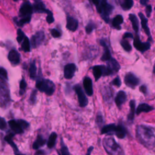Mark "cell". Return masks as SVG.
I'll use <instances>...</instances> for the list:
<instances>
[{
  "label": "cell",
  "mask_w": 155,
  "mask_h": 155,
  "mask_svg": "<svg viewBox=\"0 0 155 155\" xmlns=\"http://www.w3.org/2000/svg\"><path fill=\"white\" fill-rule=\"evenodd\" d=\"M136 137L145 147L153 149L155 146V135L152 130L145 125H138L136 128Z\"/></svg>",
  "instance_id": "6da1fadb"
},
{
  "label": "cell",
  "mask_w": 155,
  "mask_h": 155,
  "mask_svg": "<svg viewBox=\"0 0 155 155\" xmlns=\"http://www.w3.org/2000/svg\"><path fill=\"white\" fill-rule=\"evenodd\" d=\"M103 146L105 151L108 154H124L122 148L115 141L113 137H105L103 140Z\"/></svg>",
  "instance_id": "7a4b0ae2"
},
{
  "label": "cell",
  "mask_w": 155,
  "mask_h": 155,
  "mask_svg": "<svg viewBox=\"0 0 155 155\" xmlns=\"http://www.w3.org/2000/svg\"><path fill=\"white\" fill-rule=\"evenodd\" d=\"M36 87L48 96L52 95L55 91V85L51 81L39 77L37 78Z\"/></svg>",
  "instance_id": "3957f363"
},
{
  "label": "cell",
  "mask_w": 155,
  "mask_h": 155,
  "mask_svg": "<svg viewBox=\"0 0 155 155\" xmlns=\"http://www.w3.org/2000/svg\"><path fill=\"white\" fill-rule=\"evenodd\" d=\"M7 80L1 78L0 87V97H1V107L2 108H7L10 104V90L8 84L6 83Z\"/></svg>",
  "instance_id": "277c9868"
},
{
  "label": "cell",
  "mask_w": 155,
  "mask_h": 155,
  "mask_svg": "<svg viewBox=\"0 0 155 155\" xmlns=\"http://www.w3.org/2000/svg\"><path fill=\"white\" fill-rule=\"evenodd\" d=\"M113 8V7L107 3L106 1H102L100 4L96 7L98 13L101 14L102 18L107 23L109 22L110 15L112 13Z\"/></svg>",
  "instance_id": "5b68a950"
},
{
  "label": "cell",
  "mask_w": 155,
  "mask_h": 155,
  "mask_svg": "<svg viewBox=\"0 0 155 155\" xmlns=\"http://www.w3.org/2000/svg\"><path fill=\"white\" fill-rule=\"evenodd\" d=\"M10 129L15 134H21L29 127V124L25 120L12 119L8 122Z\"/></svg>",
  "instance_id": "8992f818"
},
{
  "label": "cell",
  "mask_w": 155,
  "mask_h": 155,
  "mask_svg": "<svg viewBox=\"0 0 155 155\" xmlns=\"http://www.w3.org/2000/svg\"><path fill=\"white\" fill-rule=\"evenodd\" d=\"M93 76L94 77L95 81H97L102 76H106L113 75L111 71L109 70L107 66L104 65H94L92 67Z\"/></svg>",
  "instance_id": "52a82bcc"
},
{
  "label": "cell",
  "mask_w": 155,
  "mask_h": 155,
  "mask_svg": "<svg viewBox=\"0 0 155 155\" xmlns=\"http://www.w3.org/2000/svg\"><path fill=\"white\" fill-rule=\"evenodd\" d=\"M33 12V7L28 2H24L19 8L20 18H30Z\"/></svg>",
  "instance_id": "ba28073f"
},
{
  "label": "cell",
  "mask_w": 155,
  "mask_h": 155,
  "mask_svg": "<svg viewBox=\"0 0 155 155\" xmlns=\"http://www.w3.org/2000/svg\"><path fill=\"white\" fill-rule=\"evenodd\" d=\"M73 89L78 96V102L80 107H85V106H87L88 103V101L84 91L82 90L81 86L79 84H76L73 87Z\"/></svg>",
  "instance_id": "9c48e42d"
},
{
  "label": "cell",
  "mask_w": 155,
  "mask_h": 155,
  "mask_svg": "<svg viewBox=\"0 0 155 155\" xmlns=\"http://www.w3.org/2000/svg\"><path fill=\"white\" fill-rule=\"evenodd\" d=\"M45 39V34L42 31H39L36 32L31 38L30 43L33 48H36L41 45L44 42Z\"/></svg>",
  "instance_id": "30bf717a"
},
{
  "label": "cell",
  "mask_w": 155,
  "mask_h": 155,
  "mask_svg": "<svg viewBox=\"0 0 155 155\" xmlns=\"http://www.w3.org/2000/svg\"><path fill=\"white\" fill-rule=\"evenodd\" d=\"M133 45L134 47L139 51L143 53L146 51L147 50H149L151 45L150 42H142L140 39L139 37L137 35H136V36L134 38V41H133Z\"/></svg>",
  "instance_id": "8fae6325"
},
{
  "label": "cell",
  "mask_w": 155,
  "mask_h": 155,
  "mask_svg": "<svg viewBox=\"0 0 155 155\" xmlns=\"http://www.w3.org/2000/svg\"><path fill=\"white\" fill-rule=\"evenodd\" d=\"M124 82L126 85L133 88L139 84V79L133 73L130 72L125 74L124 78Z\"/></svg>",
  "instance_id": "7c38bea8"
},
{
  "label": "cell",
  "mask_w": 155,
  "mask_h": 155,
  "mask_svg": "<svg viewBox=\"0 0 155 155\" xmlns=\"http://www.w3.org/2000/svg\"><path fill=\"white\" fill-rule=\"evenodd\" d=\"M76 70V66L73 63L68 64L65 65L64 68V76L67 79H71L74 75Z\"/></svg>",
  "instance_id": "4fadbf2b"
},
{
  "label": "cell",
  "mask_w": 155,
  "mask_h": 155,
  "mask_svg": "<svg viewBox=\"0 0 155 155\" xmlns=\"http://www.w3.org/2000/svg\"><path fill=\"white\" fill-rule=\"evenodd\" d=\"M83 86L85 90L86 94L91 96L93 94V83L90 78L86 76L83 80Z\"/></svg>",
  "instance_id": "5bb4252c"
},
{
  "label": "cell",
  "mask_w": 155,
  "mask_h": 155,
  "mask_svg": "<svg viewBox=\"0 0 155 155\" xmlns=\"http://www.w3.org/2000/svg\"><path fill=\"white\" fill-rule=\"evenodd\" d=\"M8 59L12 65H16L20 62V54L15 49H12L8 53Z\"/></svg>",
  "instance_id": "9a60e30c"
},
{
  "label": "cell",
  "mask_w": 155,
  "mask_h": 155,
  "mask_svg": "<svg viewBox=\"0 0 155 155\" xmlns=\"http://www.w3.org/2000/svg\"><path fill=\"white\" fill-rule=\"evenodd\" d=\"M66 27L71 31H75L78 27V21L72 16H67Z\"/></svg>",
  "instance_id": "2e32d148"
},
{
  "label": "cell",
  "mask_w": 155,
  "mask_h": 155,
  "mask_svg": "<svg viewBox=\"0 0 155 155\" xmlns=\"http://www.w3.org/2000/svg\"><path fill=\"white\" fill-rule=\"evenodd\" d=\"M102 94L104 100L107 103H111L113 100V92L109 86H105L102 90Z\"/></svg>",
  "instance_id": "e0dca14e"
},
{
  "label": "cell",
  "mask_w": 155,
  "mask_h": 155,
  "mask_svg": "<svg viewBox=\"0 0 155 155\" xmlns=\"http://www.w3.org/2000/svg\"><path fill=\"white\" fill-rule=\"evenodd\" d=\"M100 44L104 48V54H102L101 59L102 61H107L110 59L111 58L110 51V49L108 48V44L104 39H101L100 40Z\"/></svg>",
  "instance_id": "ac0fdd59"
},
{
  "label": "cell",
  "mask_w": 155,
  "mask_h": 155,
  "mask_svg": "<svg viewBox=\"0 0 155 155\" xmlns=\"http://www.w3.org/2000/svg\"><path fill=\"white\" fill-rule=\"evenodd\" d=\"M107 66L111 71L113 74L117 73L120 70V65L118 62L114 58H111L108 61H107Z\"/></svg>",
  "instance_id": "d6986e66"
},
{
  "label": "cell",
  "mask_w": 155,
  "mask_h": 155,
  "mask_svg": "<svg viewBox=\"0 0 155 155\" xmlns=\"http://www.w3.org/2000/svg\"><path fill=\"white\" fill-rule=\"evenodd\" d=\"M127 100V94L124 91L120 90L117 92L114 99L115 103L116 105L120 108L126 101Z\"/></svg>",
  "instance_id": "ffe728a7"
},
{
  "label": "cell",
  "mask_w": 155,
  "mask_h": 155,
  "mask_svg": "<svg viewBox=\"0 0 155 155\" xmlns=\"http://www.w3.org/2000/svg\"><path fill=\"white\" fill-rule=\"evenodd\" d=\"M15 133H8L4 137V140L8 143L10 144V145L12 147L13 151H14V153L15 154H20L19 151L18 150V148L17 147V146L16 145V144L13 142L12 140V137L14 136L15 135Z\"/></svg>",
  "instance_id": "44dd1931"
},
{
  "label": "cell",
  "mask_w": 155,
  "mask_h": 155,
  "mask_svg": "<svg viewBox=\"0 0 155 155\" xmlns=\"http://www.w3.org/2000/svg\"><path fill=\"white\" fill-rule=\"evenodd\" d=\"M139 16L140 19V21H141V25H142V28L143 29L144 31L145 32V33L147 34V35L148 36H149L150 38H151L150 36V29L148 27V19H147V18L144 16V15L141 13V12H139Z\"/></svg>",
  "instance_id": "7402d4cb"
},
{
  "label": "cell",
  "mask_w": 155,
  "mask_h": 155,
  "mask_svg": "<svg viewBox=\"0 0 155 155\" xmlns=\"http://www.w3.org/2000/svg\"><path fill=\"white\" fill-rule=\"evenodd\" d=\"M116 125L115 124H110L102 127L101 130V134H107L108 135L114 134L116 128Z\"/></svg>",
  "instance_id": "603a6c76"
},
{
  "label": "cell",
  "mask_w": 155,
  "mask_h": 155,
  "mask_svg": "<svg viewBox=\"0 0 155 155\" xmlns=\"http://www.w3.org/2000/svg\"><path fill=\"white\" fill-rule=\"evenodd\" d=\"M153 109H154V108L153 107L150 106V105L145 104V103H142L138 105V107L136 110V112L137 114H139L140 113H143V112H144V113L150 112V111L153 110Z\"/></svg>",
  "instance_id": "cb8c5ba5"
},
{
  "label": "cell",
  "mask_w": 155,
  "mask_h": 155,
  "mask_svg": "<svg viewBox=\"0 0 155 155\" xmlns=\"http://www.w3.org/2000/svg\"><path fill=\"white\" fill-rule=\"evenodd\" d=\"M127 133V131L125 128L121 124H119L116 125V131L114 134L119 139H123L125 137Z\"/></svg>",
  "instance_id": "d4e9b609"
},
{
  "label": "cell",
  "mask_w": 155,
  "mask_h": 155,
  "mask_svg": "<svg viewBox=\"0 0 155 155\" xmlns=\"http://www.w3.org/2000/svg\"><path fill=\"white\" fill-rule=\"evenodd\" d=\"M33 11L36 13H47L48 10L45 8V6L43 2L39 1V2H35V4L33 5Z\"/></svg>",
  "instance_id": "484cf974"
},
{
  "label": "cell",
  "mask_w": 155,
  "mask_h": 155,
  "mask_svg": "<svg viewBox=\"0 0 155 155\" xmlns=\"http://www.w3.org/2000/svg\"><path fill=\"white\" fill-rule=\"evenodd\" d=\"M124 22V18L122 15H116L112 21V25L114 28L117 30H120L121 28L120 24H122Z\"/></svg>",
  "instance_id": "4316f807"
},
{
  "label": "cell",
  "mask_w": 155,
  "mask_h": 155,
  "mask_svg": "<svg viewBox=\"0 0 155 155\" xmlns=\"http://www.w3.org/2000/svg\"><path fill=\"white\" fill-rule=\"evenodd\" d=\"M37 68L36 66L35 61H31L29 66V76L31 79H35L37 78Z\"/></svg>",
  "instance_id": "83f0119b"
},
{
  "label": "cell",
  "mask_w": 155,
  "mask_h": 155,
  "mask_svg": "<svg viewBox=\"0 0 155 155\" xmlns=\"http://www.w3.org/2000/svg\"><path fill=\"white\" fill-rule=\"evenodd\" d=\"M45 142H46L45 139L41 135H38L37 137V139H36V140L33 144V148L34 150H38L39 148L44 146Z\"/></svg>",
  "instance_id": "f1b7e54d"
},
{
  "label": "cell",
  "mask_w": 155,
  "mask_h": 155,
  "mask_svg": "<svg viewBox=\"0 0 155 155\" xmlns=\"http://www.w3.org/2000/svg\"><path fill=\"white\" fill-rule=\"evenodd\" d=\"M129 19L132 24L133 30L136 33H137L139 31V21L137 18L134 14L131 13L129 15Z\"/></svg>",
  "instance_id": "f546056e"
},
{
  "label": "cell",
  "mask_w": 155,
  "mask_h": 155,
  "mask_svg": "<svg viewBox=\"0 0 155 155\" xmlns=\"http://www.w3.org/2000/svg\"><path fill=\"white\" fill-rule=\"evenodd\" d=\"M136 103L134 100H131L130 102V113L128 114V120L130 122H132L134 117V113L136 111L135 110Z\"/></svg>",
  "instance_id": "4dcf8cb0"
},
{
  "label": "cell",
  "mask_w": 155,
  "mask_h": 155,
  "mask_svg": "<svg viewBox=\"0 0 155 155\" xmlns=\"http://www.w3.org/2000/svg\"><path fill=\"white\" fill-rule=\"evenodd\" d=\"M57 139V134L54 132H53L50 135L48 141H47V147L49 148H52L54 147L56 141Z\"/></svg>",
  "instance_id": "1f68e13d"
},
{
  "label": "cell",
  "mask_w": 155,
  "mask_h": 155,
  "mask_svg": "<svg viewBox=\"0 0 155 155\" xmlns=\"http://www.w3.org/2000/svg\"><path fill=\"white\" fill-rule=\"evenodd\" d=\"M30 42L28 37L25 36L21 44V49L25 52L30 51Z\"/></svg>",
  "instance_id": "d6a6232c"
},
{
  "label": "cell",
  "mask_w": 155,
  "mask_h": 155,
  "mask_svg": "<svg viewBox=\"0 0 155 155\" xmlns=\"http://www.w3.org/2000/svg\"><path fill=\"white\" fill-rule=\"evenodd\" d=\"M133 4V0H124L120 5L124 10H128L132 8Z\"/></svg>",
  "instance_id": "836d02e7"
},
{
  "label": "cell",
  "mask_w": 155,
  "mask_h": 155,
  "mask_svg": "<svg viewBox=\"0 0 155 155\" xmlns=\"http://www.w3.org/2000/svg\"><path fill=\"white\" fill-rule=\"evenodd\" d=\"M27 87V83L24 79H22L19 82V94L22 96L24 93Z\"/></svg>",
  "instance_id": "e575fe53"
},
{
  "label": "cell",
  "mask_w": 155,
  "mask_h": 155,
  "mask_svg": "<svg viewBox=\"0 0 155 155\" xmlns=\"http://www.w3.org/2000/svg\"><path fill=\"white\" fill-rule=\"evenodd\" d=\"M120 45L123 47V48L127 51H130L131 50V45L130 44L129 42L125 40V39H123L120 41Z\"/></svg>",
  "instance_id": "d590c367"
},
{
  "label": "cell",
  "mask_w": 155,
  "mask_h": 155,
  "mask_svg": "<svg viewBox=\"0 0 155 155\" xmlns=\"http://www.w3.org/2000/svg\"><path fill=\"white\" fill-rule=\"evenodd\" d=\"M95 28V24L93 21H90L85 27V31L87 34H90Z\"/></svg>",
  "instance_id": "8d00e7d4"
},
{
  "label": "cell",
  "mask_w": 155,
  "mask_h": 155,
  "mask_svg": "<svg viewBox=\"0 0 155 155\" xmlns=\"http://www.w3.org/2000/svg\"><path fill=\"white\" fill-rule=\"evenodd\" d=\"M36 95H37V90L35 89L33 90L30 94L29 100H28L29 103L30 104L33 105L34 104H35L36 101Z\"/></svg>",
  "instance_id": "74e56055"
},
{
  "label": "cell",
  "mask_w": 155,
  "mask_h": 155,
  "mask_svg": "<svg viewBox=\"0 0 155 155\" xmlns=\"http://www.w3.org/2000/svg\"><path fill=\"white\" fill-rule=\"evenodd\" d=\"M26 36L25 35L24 33L21 30V29H18L17 30V38H16V40L18 41V43H21L24 39L25 38Z\"/></svg>",
  "instance_id": "f35d334b"
},
{
  "label": "cell",
  "mask_w": 155,
  "mask_h": 155,
  "mask_svg": "<svg viewBox=\"0 0 155 155\" xmlns=\"http://www.w3.org/2000/svg\"><path fill=\"white\" fill-rule=\"evenodd\" d=\"M96 124L99 126V127H101L103 124H104V119H103V116L102 114L99 112L97 115H96Z\"/></svg>",
  "instance_id": "ab89813d"
},
{
  "label": "cell",
  "mask_w": 155,
  "mask_h": 155,
  "mask_svg": "<svg viewBox=\"0 0 155 155\" xmlns=\"http://www.w3.org/2000/svg\"><path fill=\"white\" fill-rule=\"evenodd\" d=\"M60 154H61L62 155H68V154H70L69 151H68V148L67 147L66 145H64L62 140H61V148Z\"/></svg>",
  "instance_id": "60d3db41"
},
{
  "label": "cell",
  "mask_w": 155,
  "mask_h": 155,
  "mask_svg": "<svg viewBox=\"0 0 155 155\" xmlns=\"http://www.w3.org/2000/svg\"><path fill=\"white\" fill-rule=\"evenodd\" d=\"M47 16L46 17V21L48 24H51L53 22H54V18L52 12L48 10V11L47 13Z\"/></svg>",
  "instance_id": "b9f144b4"
},
{
  "label": "cell",
  "mask_w": 155,
  "mask_h": 155,
  "mask_svg": "<svg viewBox=\"0 0 155 155\" xmlns=\"http://www.w3.org/2000/svg\"><path fill=\"white\" fill-rule=\"evenodd\" d=\"M0 75H1V78H2L5 80H8V75H7V70L4 68L2 67L0 68Z\"/></svg>",
  "instance_id": "7bdbcfd3"
},
{
  "label": "cell",
  "mask_w": 155,
  "mask_h": 155,
  "mask_svg": "<svg viewBox=\"0 0 155 155\" xmlns=\"http://www.w3.org/2000/svg\"><path fill=\"white\" fill-rule=\"evenodd\" d=\"M50 32H51V36H52L53 38H59V37L61 36V32H60L58 30H57V29H56V28H53V29H51V31H50Z\"/></svg>",
  "instance_id": "ee69618b"
},
{
  "label": "cell",
  "mask_w": 155,
  "mask_h": 155,
  "mask_svg": "<svg viewBox=\"0 0 155 155\" xmlns=\"http://www.w3.org/2000/svg\"><path fill=\"white\" fill-rule=\"evenodd\" d=\"M111 84L113 85H114V86H116L117 87H119L120 85H121V81L119 78V76H117L116 78H115L111 82Z\"/></svg>",
  "instance_id": "f6af8a7d"
},
{
  "label": "cell",
  "mask_w": 155,
  "mask_h": 155,
  "mask_svg": "<svg viewBox=\"0 0 155 155\" xmlns=\"http://www.w3.org/2000/svg\"><path fill=\"white\" fill-rule=\"evenodd\" d=\"M7 128V124L5 120L4 117H1V122H0V129L1 130H4Z\"/></svg>",
  "instance_id": "bcb514c9"
},
{
  "label": "cell",
  "mask_w": 155,
  "mask_h": 155,
  "mask_svg": "<svg viewBox=\"0 0 155 155\" xmlns=\"http://www.w3.org/2000/svg\"><path fill=\"white\" fill-rule=\"evenodd\" d=\"M145 12L147 17H150L151 15V13L152 12V7L151 5H146L145 8Z\"/></svg>",
  "instance_id": "7dc6e473"
},
{
  "label": "cell",
  "mask_w": 155,
  "mask_h": 155,
  "mask_svg": "<svg viewBox=\"0 0 155 155\" xmlns=\"http://www.w3.org/2000/svg\"><path fill=\"white\" fill-rule=\"evenodd\" d=\"M127 38H133V36L132 33L130 32H126L124 33L123 36V39H127Z\"/></svg>",
  "instance_id": "c3c4849f"
},
{
  "label": "cell",
  "mask_w": 155,
  "mask_h": 155,
  "mask_svg": "<svg viewBox=\"0 0 155 155\" xmlns=\"http://www.w3.org/2000/svg\"><path fill=\"white\" fill-rule=\"evenodd\" d=\"M139 90H140V91L142 93H144V94H145V93H147V87H146L145 85H142V86H140Z\"/></svg>",
  "instance_id": "681fc988"
},
{
  "label": "cell",
  "mask_w": 155,
  "mask_h": 155,
  "mask_svg": "<svg viewBox=\"0 0 155 155\" xmlns=\"http://www.w3.org/2000/svg\"><path fill=\"white\" fill-rule=\"evenodd\" d=\"M149 0H140V3L142 5H147Z\"/></svg>",
  "instance_id": "f907efd6"
},
{
  "label": "cell",
  "mask_w": 155,
  "mask_h": 155,
  "mask_svg": "<svg viewBox=\"0 0 155 155\" xmlns=\"http://www.w3.org/2000/svg\"><path fill=\"white\" fill-rule=\"evenodd\" d=\"M93 147H90L88 148V150H87V154H91V151H92V150H93Z\"/></svg>",
  "instance_id": "816d5d0a"
},
{
  "label": "cell",
  "mask_w": 155,
  "mask_h": 155,
  "mask_svg": "<svg viewBox=\"0 0 155 155\" xmlns=\"http://www.w3.org/2000/svg\"><path fill=\"white\" fill-rule=\"evenodd\" d=\"M35 154H44V152L43 151H42V150H38L36 153H35Z\"/></svg>",
  "instance_id": "f5cc1de1"
},
{
  "label": "cell",
  "mask_w": 155,
  "mask_h": 155,
  "mask_svg": "<svg viewBox=\"0 0 155 155\" xmlns=\"http://www.w3.org/2000/svg\"><path fill=\"white\" fill-rule=\"evenodd\" d=\"M34 1H35V2H39V1H40L41 0H33Z\"/></svg>",
  "instance_id": "db71d44e"
},
{
  "label": "cell",
  "mask_w": 155,
  "mask_h": 155,
  "mask_svg": "<svg viewBox=\"0 0 155 155\" xmlns=\"http://www.w3.org/2000/svg\"><path fill=\"white\" fill-rule=\"evenodd\" d=\"M13 1H15V2H17V1H20V0H13Z\"/></svg>",
  "instance_id": "11a10c76"
},
{
  "label": "cell",
  "mask_w": 155,
  "mask_h": 155,
  "mask_svg": "<svg viewBox=\"0 0 155 155\" xmlns=\"http://www.w3.org/2000/svg\"><path fill=\"white\" fill-rule=\"evenodd\" d=\"M101 1H106V0H101Z\"/></svg>",
  "instance_id": "9f6ffc18"
},
{
  "label": "cell",
  "mask_w": 155,
  "mask_h": 155,
  "mask_svg": "<svg viewBox=\"0 0 155 155\" xmlns=\"http://www.w3.org/2000/svg\"><path fill=\"white\" fill-rule=\"evenodd\" d=\"M154 10H155V7H154Z\"/></svg>",
  "instance_id": "6f0895ef"
}]
</instances>
